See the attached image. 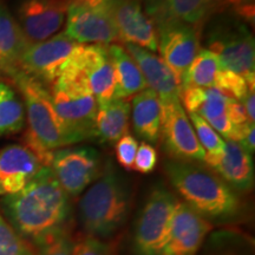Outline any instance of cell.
Wrapping results in <instances>:
<instances>
[{"label": "cell", "instance_id": "10", "mask_svg": "<svg viewBox=\"0 0 255 255\" xmlns=\"http://www.w3.org/2000/svg\"><path fill=\"white\" fill-rule=\"evenodd\" d=\"M161 138L170 159L194 163L205 161L206 151L197 141L180 100L161 103Z\"/></svg>", "mask_w": 255, "mask_h": 255}, {"label": "cell", "instance_id": "25", "mask_svg": "<svg viewBox=\"0 0 255 255\" xmlns=\"http://www.w3.org/2000/svg\"><path fill=\"white\" fill-rule=\"evenodd\" d=\"M131 108L129 102L113 100L97 107L95 138L98 142L114 144L126 135Z\"/></svg>", "mask_w": 255, "mask_h": 255}, {"label": "cell", "instance_id": "19", "mask_svg": "<svg viewBox=\"0 0 255 255\" xmlns=\"http://www.w3.org/2000/svg\"><path fill=\"white\" fill-rule=\"evenodd\" d=\"M203 163L222 178L233 190L250 191L254 186V162L240 143L226 139L225 149L218 156L206 155Z\"/></svg>", "mask_w": 255, "mask_h": 255}, {"label": "cell", "instance_id": "30", "mask_svg": "<svg viewBox=\"0 0 255 255\" xmlns=\"http://www.w3.org/2000/svg\"><path fill=\"white\" fill-rule=\"evenodd\" d=\"M214 88L225 95L226 97L234 98V100L240 102L244 100L245 96L250 91V88H248L244 76L223 69L218 73Z\"/></svg>", "mask_w": 255, "mask_h": 255}, {"label": "cell", "instance_id": "21", "mask_svg": "<svg viewBox=\"0 0 255 255\" xmlns=\"http://www.w3.org/2000/svg\"><path fill=\"white\" fill-rule=\"evenodd\" d=\"M127 52L132 57L141 70L146 85L157 94L161 103L180 100V82L161 57L151 51L132 44H124Z\"/></svg>", "mask_w": 255, "mask_h": 255}, {"label": "cell", "instance_id": "35", "mask_svg": "<svg viewBox=\"0 0 255 255\" xmlns=\"http://www.w3.org/2000/svg\"><path fill=\"white\" fill-rule=\"evenodd\" d=\"M254 0H218L220 11L225 6H232L235 14L239 15L242 20L248 23H254Z\"/></svg>", "mask_w": 255, "mask_h": 255}, {"label": "cell", "instance_id": "18", "mask_svg": "<svg viewBox=\"0 0 255 255\" xmlns=\"http://www.w3.org/2000/svg\"><path fill=\"white\" fill-rule=\"evenodd\" d=\"M180 102L188 114H196L226 139H233L235 127L227 115V97L215 88L181 89Z\"/></svg>", "mask_w": 255, "mask_h": 255}, {"label": "cell", "instance_id": "13", "mask_svg": "<svg viewBox=\"0 0 255 255\" xmlns=\"http://www.w3.org/2000/svg\"><path fill=\"white\" fill-rule=\"evenodd\" d=\"M201 27L173 23L156 28L157 50L178 82L200 50Z\"/></svg>", "mask_w": 255, "mask_h": 255}, {"label": "cell", "instance_id": "15", "mask_svg": "<svg viewBox=\"0 0 255 255\" xmlns=\"http://www.w3.org/2000/svg\"><path fill=\"white\" fill-rule=\"evenodd\" d=\"M119 39L143 49L157 51V33L145 14L141 0H108Z\"/></svg>", "mask_w": 255, "mask_h": 255}, {"label": "cell", "instance_id": "32", "mask_svg": "<svg viewBox=\"0 0 255 255\" xmlns=\"http://www.w3.org/2000/svg\"><path fill=\"white\" fill-rule=\"evenodd\" d=\"M137 149H138V141L129 132L121 137L115 145L117 162L121 167L128 171L133 170V162H135Z\"/></svg>", "mask_w": 255, "mask_h": 255}, {"label": "cell", "instance_id": "16", "mask_svg": "<svg viewBox=\"0 0 255 255\" xmlns=\"http://www.w3.org/2000/svg\"><path fill=\"white\" fill-rule=\"evenodd\" d=\"M77 66L87 79L89 89L97 105L115 100V70L108 46L97 44H78L75 52Z\"/></svg>", "mask_w": 255, "mask_h": 255}, {"label": "cell", "instance_id": "6", "mask_svg": "<svg viewBox=\"0 0 255 255\" xmlns=\"http://www.w3.org/2000/svg\"><path fill=\"white\" fill-rule=\"evenodd\" d=\"M205 49L219 57L223 70L247 77L255 69V40L251 28L237 14L210 17Z\"/></svg>", "mask_w": 255, "mask_h": 255}, {"label": "cell", "instance_id": "22", "mask_svg": "<svg viewBox=\"0 0 255 255\" xmlns=\"http://www.w3.org/2000/svg\"><path fill=\"white\" fill-rule=\"evenodd\" d=\"M28 45L18 21L5 5L0 4V75L9 77L19 69Z\"/></svg>", "mask_w": 255, "mask_h": 255}, {"label": "cell", "instance_id": "36", "mask_svg": "<svg viewBox=\"0 0 255 255\" xmlns=\"http://www.w3.org/2000/svg\"><path fill=\"white\" fill-rule=\"evenodd\" d=\"M227 115L229 121L234 127H240L246 123H251L246 110L244 108V104L240 101L234 100V98L227 97Z\"/></svg>", "mask_w": 255, "mask_h": 255}, {"label": "cell", "instance_id": "31", "mask_svg": "<svg viewBox=\"0 0 255 255\" xmlns=\"http://www.w3.org/2000/svg\"><path fill=\"white\" fill-rule=\"evenodd\" d=\"M73 244L71 235L65 229L34 247L33 255H72Z\"/></svg>", "mask_w": 255, "mask_h": 255}, {"label": "cell", "instance_id": "5", "mask_svg": "<svg viewBox=\"0 0 255 255\" xmlns=\"http://www.w3.org/2000/svg\"><path fill=\"white\" fill-rule=\"evenodd\" d=\"M76 49L50 91L53 107L60 120L83 141H87L95 139L98 105L76 63Z\"/></svg>", "mask_w": 255, "mask_h": 255}, {"label": "cell", "instance_id": "14", "mask_svg": "<svg viewBox=\"0 0 255 255\" xmlns=\"http://www.w3.org/2000/svg\"><path fill=\"white\" fill-rule=\"evenodd\" d=\"M212 228L209 220L178 200L162 255H196Z\"/></svg>", "mask_w": 255, "mask_h": 255}, {"label": "cell", "instance_id": "37", "mask_svg": "<svg viewBox=\"0 0 255 255\" xmlns=\"http://www.w3.org/2000/svg\"><path fill=\"white\" fill-rule=\"evenodd\" d=\"M220 246L212 252L210 255H245V252L241 246H237L238 242L229 237L228 241L221 240L219 242Z\"/></svg>", "mask_w": 255, "mask_h": 255}, {"label": "cell", "instance_id": "34", "mask_svg": "<svg viewBox=\"0 0 255 255\" xmlns=\"http://www.w3.org/2000/svg\"><path fill=\"white\" fill-rule=\"evenodd\" d=\"M157 164V151L150 143L142 142L138 144L135 162H133V170L141 174H149L156 168Z\"/></svg>", "mask_w": 255, "mask_h": 255}, {"label": "cell", "instance_id": "7", "mask_svg": "<svg viewBox=\"0 0 255 255\" xmlns=\"http://www.w3.org/2000/svg\"><path fill=\"white\" fill-rule=\"evenodd\" d=\"M177 202V197L164 184L151 188L133 225V255H162Z\"/></svg>", "mask_w": 255, "mask_h": 255}, {"label": "cell", "instance_id": "17", "mask_svg": "<svg viewBox=\"0 0 255 255\" xmlns=\"http://www.w3.org/2000/svg\"><path fill=\"white\" fill-rule=\"evenodd\" d=\"M155 28L183 23L201 27L220 11L218 0H141Z\"/></svg>", "mask_w": 255, "mask_h": 255}, {"label": "cell", "instance_id": "9", "mask_svg": "<svg viewBox=\"0 0 255 255\" xmlns=\"http://www.w3.org/2000/svg\"><path fill=\"white\" fill-rule=\"evenodd\" d=\"M49 167L69 196H78L100 176L101 154L91 146H65L52 152Z\"/></svg>", "mask_w": 255, "mask_h": 255}, {"label": "cell", "instance_id": "23", "mask_svg": "<svg viewBox=\"0 0 255 255\" xmlns=\"http://www.w3.org/2000/svg\"><path fill=\"white\" fill-rule=\"evenodd\" d=\"M130 108L136 135L150 144L157 143L161 138V101L157 94L144 89L133 96Z\"/></svg>", "mask_w": 255, "mask_h": 255}, {"label": "cell", "instance_id": "12", "mask_svg": "<svg viewBox=\"0 0 255 255\" xmlns=\"http://www.w3.org/2000/svg\"><path fill=\"white\" fill-rule=\"evenodd\" d=\"M69 0H24L17 18L28 44H36L56 36L65 25Z\"/></svg>", "mask_w": 255, "mask_h": 255}, {"label": "cell", "instance_id": "11", "mask_svg": "<svg viewBox=\"0 0 255 255\" xmlns=\"http://www.w3.org/2000/svg\"><path fill=\"white\" fill-rule=\"evenodd\" d=\"M78 43L64 32H59L49 39L28 45L19 69L51 88L62 75Z\"/></svg>", "mask_w": 255, "mask_h": 255}, {"label": "cell", "instance_id": "4", "mask_svg": "<svg viewBox=\"0 0 255 255\" xmlns=\"http://www.w3.org/2000/svg\"><path fill=\"white\" fill-rule=\"evenodd\" d=\"M169 182L188 206L207 220H228L241 212V201L221 177L194 162L168 159L163 164Z\"/></svg>", "mask_w": 255, "mask_h": 255}, {"label": "cell", "instance_id": "1", "mask_svg": "<svg viewBox=\"0 0 255 255\" xmlns=\"http://www.w3.org/2000/svg\"><path fill=\"white\" fill-rule=\"evenodd\" d=\"M0 214L34 248L65 231L71 202L51 168L43 165L20 191L0 199Z\"/></svg>", "mask_w": 255, "mask_h": 255}, {"label": "cell", "instance_id": "38", "mask_svg": "<svg viewBox=\"0 0 255 255\" xmlns=\"http://www.w3.org/2000/svg\"><path fill=\"white\" fill-rule=\"evenodd\" d=\"M241 103L244 104L245 110H246V114L250 119L251 123L255 122V91L250 90L248 94L245 96L244 100L241 101Z\"/></svg>", "mask_w": 255, "mask_h": 255}, {"label": "cell", "instance_id": "28", "mask_svg": "<svg viewBox=\"0 0 255 255\" xmlns=\"http://www.w3.org/2000/svg\"><path fill=\"white\" fill-rule=\"evenodd\" d=\"M189 121L193 124L194 131L206 155L218 156L225 149L226 141L209 126V123L196 114H189Z\"/></svg>", "mask_w": 255, "mask_h": 255}, {"label": "cell", "instance_id": "3", "mask_svg": "<svg viewBox=\"0 0 255 255\" xmlns=\"http://www.w3.org/2000/svg\"><path fill=\"white\" fill-rule=\"evenodd\" d=\"M132 200L131 184L108 158L100 176L79 200V223L88 237L109 240L126 223Z\"/></svg>", "mask_w": 255, "mask_h": 255}, {"label": "cell", "instance_id": "8", "mask_svg": "<svg viewBox=\"0 0 255 255\" xmlns=\"http://www.w3.org/2000/svg\"><path fill=\"white\" fill-rule=\"evenodd\" d=\"M63 32L78 44L108 46L119 39L108 0H69Z\"/></svg>", "mask_w": 255, "mask_h": 255}, {"label": "cell", "instance_id": "2", "mask_svg": "<svg viewBox=\"0 0 255 255\" xmlns=\"http://www.w3.org/2000/svg\"><path fill=\"white\" fill-rule=\"evenodd\" d=\"M9 78L20 92L25 108L28 123L25 146L37 156L41 164L49 167L52 152L57 149L83 142L56 113L50 88L20 69L15 70Z\"/></svg>", "mask_w": 255, "mask_h": 255}, {"label": "cell", "instance_id": "24", "mask_svg": "<svg viewBox=\"0 0 255 255\" xmlns=\"http://www.w3.org/2000/svg\"><path fill=\"white\" fill-rule=\"evenodd\" d=\"M111 63L115 70V100H124L135 96L148 88L141 70L123 46L111 44L108 46Z\"/></svg>", "mask_w": 255, "mask_h": 255}, {"label": "cell", "instance_id": "20", "mask_svg": "<svg viewBox=\"0 0 255 255\" xmlns=\"http://www.w3.org/2000/svg\"><path fill=\"white\" fill-rule=\"evenodd\" d=\"M41 167V162L27 146H4L0 150V199L20 191Z\"/></svg>", "mask_w": 255, "mask_h": 255}, {"label": "cell", "instance_id": "33", "mask_svg": "<svg viewBox=\"0 0 255 255\" xmlns=\"http://www.w3.org/2000/svg\"><path fill=\"white\" fill-rule=\"evenodd\" d=\"M72 255H116V252L105 240L85 237L73 244Z\"/></svg>", "mask_w": 255, "mask_h": 255}, {"label": "cell", "instance_id": "26", "mask_svg": "<svg viewBox=\"0 0 255 255\" xmlns=\"http://www.w3.org/2000/svg\"><path fill=\"white\" fill-rule=\"evenodd\" d=\"M222 70L219 57L212 51L200 49L180 81L181 89L214 88L218 73Z\"/></svg>", "mask_w": 255, "mask_h": 255}, {"label": "cell", "instance_id": "27", "mask_svg": "<svg viewBox=\"0 0 255 255\" xmlns=\"http://www.w3.org/2000/svg\"><path fill=\"white\" fill-rule=\"evenodd\" d=\"M23 101L7 83L0 82V137L20 132L25 127Z\"/></svg>", "mask_w": 255, "mask_h": 255}, {"label": "cell", "instance_id": "29", "mask_svg": "<svg viewBox=\"0 0 255 255\" xmlns=\"http://www.w3.org/2000/svg\"><path fill=\"white\" fill-rule=\"evenodd\" d=\"M34 248L0 214V255H33Z\"/></svg>", "mask_w": 255, "mask_h": 255}]
</instances>
